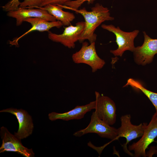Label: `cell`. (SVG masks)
Returning a JSON list of instances; mask_svg holds the SVG:
<instances>
[{"mask_svg": "<svg viewBox=\"0 0 157 157\" xmlns=\"http://www.w3.org/2000/svg\"><path fill=\"white\" fill-rule=\"evenodd\" d=\"M95 112L97 116L109 125L114 124L116 120V107L109 97L95 91Z\"/></svg>", "mask_w": 157, "mask_h": 157, "instance_id": "9", "label": "cell"}, {"mask_svg": "<svg viewBox=\"0 0 157 157\" xmlns=\"http://www.w3.org/2000/svg\"><path fill=\"white\" fill-rule=\"evenodd\" d=\"M87 42L82 43V47L78 51L73 54L72 58L76 64L83 63L89 66L92 72L101 69L105 64L104 60L97 55L95 42L90 43Z\"/></svg>", "mask_w": 157, "mask_h": 157, "instance_id": "4", "label": "cell"}, {"mask_svg": "<svg viewBox=\"0 0 157 157\" xmlns=\"http://www.w3.org/2000/svg\"><path fill=\"white\" fill-rule=\"evenodd\" d=\"M89 133H96L101 137L113 141L115 140L117 136V129L98 118L94 111L92 113L90 122L88 126L75 132L73 135L80 137Z\"/></svg>", "mask_w": 157, "mask_h": 157, "instance_id": "6", "label": "cell"}, {"mask_svg": "<svg viewBox=\"0 0 157 157\" xmlns=\"http://www.w3.org/2000/svg\"><path fill=\"white\" fill-rule=\"evenodd\" d=\"M143 33L144 42L141 46L135 47L133 52L135 62L144 66L151 63L157 54V39L151 38L145 31Z\"/></svg>", "mask_w": 157, "mask_h": 157, "instance_id": "10", "label": "cell"}, {"mask_svg": "<svg viewBox=\"0 0 157 157\" xmlns=\"http://www.w3.org/2000/svg\"><path fill=\"white\" fill-rule=\"evenodd\" d=\"M157 137V114L155 112L149 124L146 126L141 138L137 142L129 145L128 149L130 151H134L133 157H146V149L154 141Z\"/></svg>", "mask_w": 157, "mask_h": 157, "instance_id": "5", "label": "cell"}, {"mask_svg": "<svg viewBox=\"0 0 157 157\" xmlns=\"http://www.w3.org/2000/svg\"><path fill=\"white\" fill-rule=\"evenodd\" d=\"M59 5L63 8L70 10L81 14L85 19L84 30L79 39L80 42L87 40L90 43L95 42L97 35L94 32L97 28L102 22L107 21H112L114 18L110 16L109 10L99 3L91 8V10L87 11L85 8L75 9L67 7L64 5Z\"/></svg>", "mask_w": 157, "mask_h": 157, "instance_id": "1", "label": "cell"}, {"mask_svg": "<svg viewBox=\"0 0 157 157\" xmlns=\"http://www.w3.org/2000/svg\"><path fill=\"white\" fill-rule=\"evenodd\" d=\"M95 101L90 102L87 104L77 106L72 110L63 113L52 112L48 114V118L51 121L62 119L68 121L73 119H79L83 118L85 114L91 110L95 109Z\"/></svg>", "mask_w": 157, "mask_h": 157, "instance_id": "13", "label": "cell"}, {"mask_svg": "<svg viewBox=\"0 0 157 157\" xmlns=\"http://www.w3.org/2000/svg\"><path fill=\"white\" fill-rule=\"evenodd\" d=\"M131 115L129 114L121 117V126L117 129V136L115 140L120 137L125 138L126 142L122 145L123 150L126 154L133 156V154L129 150L127 145L131 140L142 136L147 124L143 123L138 125H133L131 123Z\"/></svg>", "mask_w": 157, "mask_h": 157, "instance_id": "2", "label": "cell"}, {"mask_svg": "<svg viewBox=\"0 0 157 157\" xmlns=\"http://www.w3.org/2000/svg\"><path fill=\"white\" fill-rule=\"evenodd\" d=\"M101 27L113 33L115 36L118 48L115 50H110V52L115 56L121 57L124 52L127 50L133 52L135 47L134 41L139 32L138 30L126 32L122 30L119 27H116L112 24H102Z\"/></svg>", "mask_w": 157, "mask_h": 157, "instance_id": "3", "label": "cell"}, {"mask_svg": "<svg viewBox=\"0 0 157 157\" xmlns=\"http://www.w3.org/2000/svg\"><path fill=\"white\" fill-rule=\"evenodd\" d=\"M85 26V22H78L75 26L70 25L65 27L63 33L58 34L49 31L48 37L53 41L59 42L69 49H73L78 41Z\"/></svg>", "mask_w": 157, "mask_h": 157, "instance_id": "7", "label": "cell"}, {"mask_svg": "<svg viewBox=\"0 0 157 157\" xmlns=\"http://www.w3.org/2000/svg\"><path fill=\"white\" fill-rule=\"evenodd\" d=\"M35 8L46 10L58 21L60 22L63 25L65 26H69L71 22L75 18L73 13L63 11V8L58 5L48 4L43 7H37Z\"/></svg>", "mask_w": 157, "mask_h": 157, "instance_id": "15", "label": "cell"}, {"mask_svg": "<svg viewBox=\"0 0 157 157\" xmlns=\"http://www.w3.org/2000/svg\"><path fill=\"white\" fill-rule=\"evenodd\" d=\"M20 8L16 10L8 12L7 15L16 19L17 26L20 25L28 18H39L49 22L56 21V19L46 10L40 8Z\"/></svg>", "mask_w": 157, "mask_h": 157, "instance_id": "12", "label": "cell"}, {"mask_svg": "<svg viewBox=\"0 0 157 157\" xmlns=\"http://www.w3.org/2000/svg\"><path fill=\"white\" fill-rule=\"evenodd\" d=\"M0 112L8 113L14 115L19 123V128L14 135L21 140L31 135L33 131L34 125L31 116L26 110L22 109L12 108L3 109Z\"/></svg>", "mask_w": 157, "mask_h": 157, "instance_id": "11", "label": "cell"}, {"mask_svg": "<svg viewBox=\"0 0 157 157\" xmlns=\"http://www.w3.org/2000/svg\"><path fill=\"white\" fill-rule=\"evenodd\" d=\"M0 134L2 142L0 147V153L14 152L25 157H34L35 153L32 149H29L24 146L21 140L11 133L6 127H1Z\"/></svg>", "mask_w": 157, "mask_h": 157, "instance_id": "8", "label": "cell"}, {"mask_svg": "<svg viewBox=\"0 0 157 157\" xmlns=\"http://www.w3.org/2000/svg\"><path fill=\"white\" fill-rule=\"evenodd\" d=\"M155 154L157 156V145L150 147L149 151L146 152V157H152Z\"/></svg>", "mask_w": 157, "mask_h": 157, "instance_id": "21", "label": "cell"}, {"mask_svg": "<svg viewBox=\"0 0 157 157\" xmlns=\"http://www.w3.org/2000/svg\"><path fill=\"white\" fill-rule=\"evenodd\" d=\"M19 0H10L1 8L3 11L8 12L16 10L19 7L20 3Z\"/></svg>", "mask_w": 157, "mask_h": 157, "instance_id": "18", "label": "cell"}, {"mask_svg": "<svg viewBox=\"0 0 157 157\" xmlns=\"http://www.w3.org/2000/svg\"><path fill=\"white\" fill-rule=\"evenodd\" d=\"M95 0H74L65 3L63 5L67 8L78 9L85 2H87L88 4H92Z\"/></svg>", "mask_w": 157, "mask_h": 157, "instance_id": "17", "label": "cell"}, {"mask_svg": "<svg viewBox=\"0 0 157 157\" xmlns=\"http://www.w3.org/2000/svg\"><path fill=\"white\" fill-rule=\"evenodd\" d=\"M72 0H43L40 7H43L48 4L63 5L67 2Z\"/></svg>", "mask_w": 157, "mask_h": 157, "instance_id": "20", "label": "cell"}, {"mask_svg": "<svg viewBox=\"0 0 157 157\" xmlns=\"http://www.w3.org/2000/svg\"><path fill=\"white\" fill-rule=\"evenodd\" d=\"M30 23L32 27L28 30L19 37L15 38L12 41H9V44L12 45L18 46V41L22 38L31 32L38 31L40 32L49 31L52 28L56 27L59 28L63 24L59 21L49 22L39 18H28L26 19L24 22Z\"/></svg>", "mask_w": 157, "mask_h": 157, "instance_id": "14", "label": "cell"}, {"mask_svg": "<svg viewBox=\"0 0 157 157\" xmlns=\"http://www.w3.org/2000/svg\"><path fill=\"white\" fill-rule=\"evenodd\" d=\"M129 85L136 90L142 92L152 102L155 108L156 112L157 114V93L147 90L140 82L133 78L129 79L126 84L123 87Z\"/></svg>", "mask_w": 157, "mask_h": 157, "instance_id": "16", "label": "cell"}, {"mask_svg": "<svg viewBox=\"0 0 157 157\" xmlns=\"http://www.w3.org/2000/svg\"><path fill=\"white\" fill-rule=\"evenodd\" d=\"M43 0H24L20 3L19 7L35 8L40 7Z\"/></svg>", "mask_w": 157, "mask_h": 157, "instance_id": "19", "label": "cell"}]
</instances>
